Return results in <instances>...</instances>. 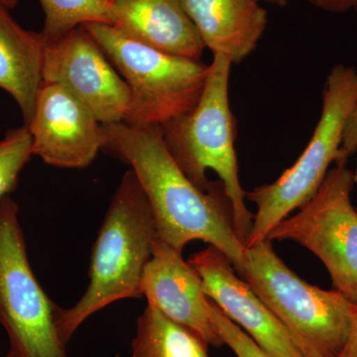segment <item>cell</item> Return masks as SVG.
<instances>
[{"label":"cell","mask_w":357,"mask_h":357,"mask_svg":"<svg viewBox=\"0 0 357 357\" xmlns=\"http://www.w3.org/2000/svg\"><path fill=\"white\" fill-rule=\"evenodd\" d=\"M103 129L102 151L135 174L151 206L157 238L181 253L191 241H204L227 256L239 273L245 246L234 229L222 183L211 181L206 191L192 184L169 153L161 126L121 121Z\"/></svg>","instance_id":"1"},{"label":"cell","mask_w":357,"mask_h":357,"mask_svg":"<svg viewBox=\"0 0 357 357\" xmlns=\"http://www.w3.org/2000/svg\"><path fill=\"white\" fill-rule=\"evenodd\" d=\"M156 227L151 206L131 169L122 177L91 251L89 283L70 309L58 307L56 328L67 345L91 314L123 299L142 297L141 283L152 257Z\"/></svg>","instance_id":"2"},{"label":"cell","mask_w":357,"mask_h":357,"mask_svg":"<svg viewBox=\"0 0 357 357\" xmlns=\"http://www.w3.org/2000/svg\"><path fill=\"white\" fill-rule=\"evenodd\" d=\"M231 67L229 59L213 56L198 102L161 128L169 153L192 184L206 191L211 182L206 173L217 174L231 204L234 229L245 246L253 215L246 206L234 147L237 126L229 102Z\"/></svg>","instance_id":"3"},{"label":"cell","mask_w":357,"mask_h":357,"mask_svg":"<svg viewBox=\"0 0 357 357\" xmlns=\"http://www.w3.org/2000/svg\"><path fill=\"white\" fill-rule=\"evenodd\" d=\"M239 274L288 331L306 357H340L356 317V304L337 290L300 278L279 257L272 241L245 248Z\"/></svg>","instance_id":"4"},{"label":"cell","mask_w":357,"mask_h":357,"mask_svg":"<svg viewBox=\"0 0 357 357\" xmlns=\"http://www.w3.org/2000/svg\"><path fill=\"white\" fill-rule=\"evenodd\" d=\"M356 102V68L335 65L324 84L318 123L299 158L271 184L246 192V199L257 206V211L245 248L266 239L275 225L316 194L337 161L345 123Z\"/></svg>","instance_id":"5"},{"label":"cell","mask_w":357,"mask_h":357,"mask_svg":"<svg viewBox=\"0 0 357 357\" xmlns=\"http://www.w3.org/2000/svg\"><path fill=\"white\" fill-rule=\"evenodd\" d=\"M83 26L128 84L130 102L124 117L126 123L162 126L198 102L208 65L134 41L112 25Z\"/></svg>","instance_id":"6"},{"label":"cell","mask_w":357,"mask_h":357,"mask_svg":"<svg viewBox=\"0 0 357 357\" xmlns=\"http://www.w3.org/2000/svg\"><path fill=\"white\" fill-rule=\"evenodd\" d=\"M57 305L44 292L28 259L20 206L0 201V325L17 357H69L56 328Z\"/></svg>","instance_id":"7"},{"label":"cell","mask_w":357,"mask_h":357,"mask_svg":"<svg viewBox=\"0 0 357 357\" xmlns=\"http://www.w3.org/2000/svg\"><path fill=\"white\" fill-rule=\"evenodd\" d=\"M354 171L335 164L318 191L296 215L270 230L266 239L293 241L325 265L333 289L357 304V208L351 202Z\"/></svg>","instance_id":"8"},{"label":"cell","mask_w":357,"mask_h":357,"mask_svg":"<svg viewBox=\"0 0 357 357\" xmlns=\"http://www.w3.org/2000/svg\"><path fill=\"white\" fill-rule=\"evenodd\" d=\"M43 82L64 86L102 126L124 121L130 102L128 84L84 26L45 42Z\"/></svg>","instance_id":"9"},{"label":"cell","mask_w":357,"mask_h":357,"mask_svg":"<svg viewBox=\"0 0 357 357\" xmlns=\"http://www.w3.org/2000/svg\"><path fill=\"white\" fill-rule=\"evenodd\" d=\"M33 155L59 168L83 169L105 145L103 126L79 98L61 84L40 89L29 126Z\"/></svg>","instance_id":"10"},{"label":"cell","mask_w":357,"mask_h":357,"mask_svg":"<svg viewBox=\"0 0 357 357\" xmlns=\"http://www.w3.org/2000/svg\"><path fill=\"white\" fill-rule=\"evenodd\" d=\"M190 264L203 281L206 297L272 357H306L281 321L234 265L213 246L195 253Z\"/></svg>","instance_id":"11"},{"label":"cell","mask_w":357,"mask_h":357,"mask_svg":"<svg viewBox=\"0 0 357 357\" xmlns=\"http://www.w3.org/2000/svg\"><path fill=\"white\" fill-rule=\"evenodd\" d=\"M182 255L155 237L141 293L146 298L147 304L189 328L208 347H222L225 344L211 321L210 299L204 293L203 281Z\"/></svg>","instance_id":"12"},{"label":"cell","mask_w":357,"mask_h":357,"mask_svg":"<svg viewBox=\"0 0 357 357\" xmlns=\"http://www.w3.org/2000/svg\"><path fill=\"white\" fill-rule=\"evenodd\" d=\"M213 55L241 64L257 48L268 24L266 9L258 0H180Z\"/></svg>","instance_id":"13"},{"label":"cell","mask_w":357,"mask_h":357,"mask_svg":"<svg viewBox=\"0 0 357 357\" xmlns=\"http://www.w3.org/2000/svg\"><path fill=\"white\" fill-rule=\"evenodd\" d=\"M114 27L170 55L201 60L204 46L180 0H114Z\"/></svg>","instance_id":"14"},{"label":"cell","mask_w":357,"mask_h":357,"mask_svg":"<svg viewBox=\"0 0 357 357\" xmlns=\"http://www.w3.org/2000/svg\"><path fill=\"white\" fill-rule=\"evenodd\" d=\"M45 42L18 24L0 2V89L13 96L29 126L43 84Z\"/></svg>","instance_id":"15"},{"label":"cell","mask_w":357,"mask_h":357,"mask_svg":"<svg viewBox=\"0 0 357 357\" xmlns=\"http://www.w3.org/2000/svg\"><path fill=\"white\" fill-rule=\"evenodd\" d=\"M208 347L196 333L147 304L137 319L131 357H210Z\"/></svg>","instance_id":"16"},{"label":"cell","mask_w":357,"mask_h":357,"mask_svg":"<svg viewBox=\"0 0 357 357\" xmlns=\"http://www.w3.org/2000/svg\"><path fill=\"white\" fill-rule=\"evenodd\" d=\"M45 14L41 34L53 42L88 23L114 25L112 3L109 0H39Z\"/></svg>","instance_id":"17"},{"label":"cell","mask_w":357,"mask_h":357,"mask_svg":"<svg viewBox=\"0 0 357 357\" xmlns=\"http://www.w3.org/2000/svg\"><path fill=\"white\" fill-rule=\"evenodd\" d=\"M31 156L32 135L27 126L10 129L0 139V201L14 191Z\"/></svg>","instance_id":"18"},{"label":"cell","mask_w":357,"mask_h":357,"mask_svg":"<svg viewBox=\"0 0 357 357\" xmlns=\"http://www.w3.org/2000/svg\"><path fill=\"white\" fill-rule=\"evenodd\" d=\"M208 311L215 330L222 338L223 344L227 345L237 357H272L263 351L261 347L252 340L248 333H244L231 319L210 300Z\"/></svg>","instance_id":"19"},{"label":"cell","mask_w":357,"mask_h":357,"mask_svg":"<svg viewBox=\"0 0 357 357\" xmlns=\"http://www.w3.org/2000/svg\"><path fill=\"white\" fill-rule=\"evenodd\" d=\"M357 151V102L345 123L342 146L335 164H347Z\"/></svg>","instance_id":"20"},{"label":"cell","mask_w":357,"mask_h":357,"mask_svg":"<svg viewBox=\"0 0 357 357\" xmlns=\"http://www.w3.org/2000/svg\"><path fill=\"white\" fill-rule=\"evenodd\" d=\"M314 8L325 13L342 14L357 8V0H306Z\"/></svg>","instance_id":"21"},{"label":"cell","mask_w":357,"mask_h":357,"mask_svg":"<svg viewBox=\"0 0 357 357\" xmlns=\"http://www.w3.org/2000/svg\"><path fill=\"white\" fill-rule=\"evenodd\" d=\"M340 357H357V304H356V317H354L351 337Z\"/></svg>","instance_id":"22"},{"label":"cell","mask_w":357,"mask_h":357,"mask_svg":"<svg viewBox=\"0 0 357 357\" xmlns=\"http://www.w3.org/2000/svg\"><path fill=\"white\" fill-rule=\"evenodd\" d=\"M260 2L272 4V6L278 7H286L288 6V0H258Z\"/></svg>","instance_id":"23"},{"label":"cell","mask_w":357,"mask_h":357,"mask_svg":"<svg viewBox=\"0 0 357 357\" xmlns=\"http://www.w3.org/2000/svg\"><path fill=\"white\" fill-rule=\"evenodd\" d=\"M0 2L7 8H13L17 4L18 0H0Z\"/></svg>","instance_id":"24"},{"label":"cell","mask_w":357,"mask_h":357,"mask_svg":"<svg viewBox=\"0 0 357 357\" xmlns=\"http://www.w3.org/2000/svg\"><path fill=\"white\" fill-rule=\"evenodd\" d=\"M4 357H17L14 352L9 351L8 354H6V356Z\"/></svg>","instance_id":"25"},{"label":"cell","mask_w":357,"mask_h":357,"mask_svg":"<svg viewBox=\"0 0 357 357\" xmlns=\"http://www.w3.org/2000/svg\"><path fill=\"white\" fill-rule=\"evenodd\" d=\"M354 181H356V188L357 191V166L356 170H354Z\"/></svg>","instance_id":"26"},{"label":"cell","mask_w":357,"mask_h":357,"mask_svg":"<svg viewBox=\"0 0 357 357\" xmlns=\"http://www.w3.org/2000/svg\"><path fill=\"white\" fill-rule=\"evenodd\" d=\"M109 1L112 2H112H114V0H109Z\"/></svg>","instance_id":"27"}]
</instances>
